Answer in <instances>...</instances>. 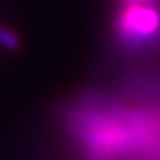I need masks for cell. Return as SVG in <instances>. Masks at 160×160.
<instances>
[{
    "label": "cell",
    "instance_id": "cell-1",
    "mask_svg": "<svg viewBox=\"0 0 160 160\" xmlns=\"http://www.w3.org/2000/svg\"><path fill=\"white\" fill-rule=\"evenodd\" d=\"M115 31L123 45L140 48L160 41V9L148 3H129L115 17Z\"/></svg>",
    "mask_w": 160,
    "mask_h": 160
},
{
    "label": "cell",
    "instance_id": "cell-2",
    "mask_svg": "<svg viewBox=\"0 0 160 160\" xmlns=\"http://www.w3.org/2000/svg\"><path fill=\"white\" fill-rule=\"evenodd\" d=\"M82 138L97 151L117 152L132 145L134 132L118 118L93 115L84 123Z\"/></svg>",
    "mask_w": 160,
    "mask_h": 160
},
{
    "label": "cell",
    "instance_id": "cell-3",
    "mask_svg": "<svg viewBox=\"0 0 160 160\" xmlns=\"http://www.w3.org/2000/svg\"><path fill=\"white\" fill-rule=\"evenodd\" d=\"M0 45L6 50H17L20 47V39L16 33L0 27Z\"/></svg>",
    "mask_w": 160,
    "mask_h": 160
},
{
    "label": "cell",
    "instance_id": "cell-4",
    "mask_svg": "<svg viewBox=\"0 0 160 160\" xmlns=\"http://www.w3.org/2000/svg\"><path fill=\"white\" fill-rule=\"evenodd\" d=\"M126 2H129V3H137V2H140V3H148V2H151V0H126Z\"/></svg>",
    "mask_w": 160,
    "mask_h": 160
}]
</instances>
